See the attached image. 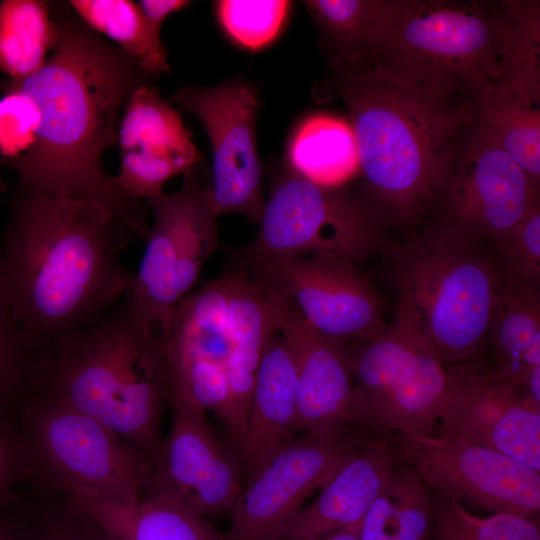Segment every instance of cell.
Masks as SVG:
<instances>
[{
  "label": "cell",
  "mask_w": 540,
  "mask_h": 540,
  "mask_svg": "<svg viewBox=\"0 0 540 540\" xmlns=\"http://www.w3.org/2000/svg\"><path fill=\"white\" fill-rule=\"evenodd\" d=\"M207 185L196 165L183 174L178 191L147 200L154 222L125 299L158 337L219 247L217 215L211 207Z\"/></svg>",
  "instance_id": "obj_9"
},
{
  "label": "cell",
  "mask_w": 540,
  "mask_h": 540,
  "mask_svg": "<svg viewBox=\"0 0 540 540\" xmlns=\"http://www.w3.org/2000/svg\"><path fill=\"white\" fill-rule=\"evenodd\" d=\"M41 357L0 296V417L17 410L35 391Z\"/></svg>",
  "instance_id": "obj_31"
},
{
  "label": "cell",
  "mask_w": 540,
  "mask_h": 540,
  "mask_svg": "<svg viewBox=\"0 0 540 540\" xmlns=\"http://www.w3.org/2000/svg\"><path fill=\"white\" fill-rule=\"evenodd\" d=\"M480 245L440 217L390 249L398 296L392 324L448 368L471 366L488 339L498 269Z\"/></svg>",
  "instance_id": "obj_6"
},
{
  "label": "cell",
  "mask_w": 540,
  "mask_h": 540,
  "mask_svg": "<svg viewBox=\"0 0 540 540\" xmlns=\"http://www.w3.org/2000/svg\"><path fill=\"white\" fill-rule=\"evenodd\" d=\"M390 0H306L330 69L368 57Z\"/></svg>",
  "instance_id": "obj_27"
},
{
  "label": "cell",
  "mask_w": 540,
  "mask_h": 540,
  "mask_svg": "<svg viewBox=\"0 0 540 540\" xmlns=\"http://www.w3.org/2000/svg\"><path fill=\"white\" fill-rule=\"evenodd\" d=\"M32 491L21 494L0 507V540H28Z\"/></svg>",
  "instance_id": "obj_37"
},
{
  "label": "cell",
  "mask_w": 540,
  "mask_h": 540,
  "mask_svg": "<svg viewBox=\"0 0 540 540\" xmlns=\"http://www.w3.org/2000/svg\"><path fill=\"white\" fill-rule=\"evenodd\" d=\"M370 435L354 425L303 432L276 452L242 488L232 510V540H272Z\"/></svg>",
  "instance_id": "obj_13"
},
{
  "label": "cell",
  "mask_w": 540,
  "mask_h": 540,
  "mask_svg": "<svg viewBox=\"0 0 540 540\" xmlns=\"http://www.w3.org/2000/svg\"><path fill=\"white\" fill-rule=\"evenodd\" d=\"M58 37L50 2H0V72L8 79L21 80L41 68Z\"/></svg>",
  "instance_id": "obj_28"
},
{
  "label": "cell",
  "mask_w": 540,
  "mask_h": 540,
  "mask_svg": "<svg viewBox=\"0 0 540 540\" xmlns=\"http://www.w3.org/2000/svg\"><path fill=\"white\" fill-rule=\"evenodd\" d=\"M384 437L431 492L494 513L539 512V472L498 451L440 430Z\"/></svg>",
  "instance_id": "obj_12"
},
{
  "label": "cell",
  "mask_w": 540,
  "mask_h": 540,
  "mask_svg": "<svg viewBox=\"0 0 540 540\" xmlns=\"http://www.w3.org/2000/svg\"><path fill=\"white\" fill-rule=\"evenodd\" d=\"M432 523V497L421 478L401 460L358 528L359 540H424Z\"/></svg>",
  "instance_id": "obj_26"
},
{
  "label": "cell",
  "mask_w": 540,
  "mask_h": 540,
  "mask_svg": "<svg viewBox=\"0 0 540 540\" xmlns=\"http://www.w3.org/2000/svg\"><path fill=\"white\" fill-rule=\"evenodd\" d=\"M171 98L198 118L209 138L212 172L207 192L215 214H241L259 223L265 199L256 142L260 102L254 85L232 79L215 86H183Z\"/></svg>",
  "instance_id": "obj_14"
},
{
  "label": "cell",
  "mask_w": 540,
  "mask_h": 540,
  "mask_svg": "<svg viewBox=\"0 0 540 540\" xmlns=\"http://www.w3.org/2000/svg\"><path fill=\"white\" fill-rule=\"evenodd\" d=\"M30 482L75 502L137 504L154 466L95 418L39 391L17 408Z\"/></svg>",
  "instance_id": "obj_7"
},
{
  "label": "cell",
  "mask_w": 540,
  "mask_h": 540,
  "mask_svg": "<svg viewBox=\"0 0 540 540\" xmlns=\"http://www.w3.org/2000/svg\"><path fill=\"white\" fill-rule=\"evenodd\" d=\"M381 228L359 193L323 187L289 170L275 181L256 237L239 254L253 258L330 254L357 263L382 249Z\"/></svg>",
  "instance_id": "obj_10"
},
{
  "label": "cell",
  "mask_w": 540,
  "mask_h": 540,
  "mask_svg": "<svg viewBox=\"0 0 540 540\" xmlns=\"http://www.w3.org/2000/svg\"><path fill=\"white\" fill-rule=\"evenodd\" d=\"M56 7L53 55L24 79L0 81L1 92L21 95L37 114L31 146L6 164L19 184L134 208L138 201L107 175L102 156L118 141L120 109L136 88L151 85L150 76L78 15Z\"/></svg>",
  "instance_id": "obj_2"
},
{
  "label": "cell",
  "mask_w": 540,
  "mask_h": 540,
  "mask_svg": "<svg viewBox=\"0 0 540 540\" xmlns=\"http://www.w3.org/2000/svg\"><path fill=\"white\" fill-rule=\"evenodd\" d=\"M74 504L84 510L111 540H232L228 534L215 529L154 473L135 505Z\"/></svg>",
  "instance_id": "obj_22"
},
{
  "label": "cell",
  "mask_w": 540,
  "mask_h": 540,
  "mask_svg": "<svg viewBox=\"0 0 540 540\" xmlns=\"http://www.w3.org/2000/svg\"><path fill=\"white\" fill-rule=\"evenodd\" d=\"M351 424L373 437L433 433L455 374L393 324L350 346Z\"/></svg>",
  "instance_id": "obj_8"
},
{
  "label": "cell",
  "mask_w": 540,
  "mask_h": 540,
  "mask_svg": "<svg viewBox=\"0 0 540 540\" xmlns=\"http://www.w3.org/2000/svg\"><path fill=\"white\" fill-rule=\"evenodd\" d=\"M124 108L118 129L121 168L114 181L131 199L148 200L203 157L180 113L154 86L136 88Z\"/></svg>",
  "instance_id": "obj_17"
},
{
  "label": "cell",
  "mask_w": 540,
  "mask_h": 540,
  "mask_svg": "<svg viewBox=\"0 0 540 540\" xmlns=\"http://www.w3.org/2000/svg\"><path fill=\"white\" fill-rule=\"evenodd\" d=\"M148 232L140 211L18 183L0 242V296L40 357L125 298L133 273L122 252Z\"/></svg>",
  "instance_id": "obj_1"
},
{
  "label": "cell",
  "mask_w": 540,
  "mask_h": 540,
  "mask_svg": "<svg viewBox=\"0 0 540 540\" xmlns=\"http://www.w3.org/2000/svg\"><path fill=\"white\" fill-rule=\"evenodd\" d=\"M265 298L295 362L296 432L352 425L354 381L345 348L316 332L286 302Z\"/></svg>",
  "instance_id": "obj_19"
},
{
  "label": "cell",
  "mask_w": 540,
  "mask_h": 540,
  "mask_svg": "<svg viewBox=\"0 0 540 540\" xmlns=\"http://www.w3.org/2000/svg\"><path fill=\"white\" fill-rule=\"evenodd\" d=\"M476 125L540 183V90L503 87L474 101Z\"/></svg>",
  "instance_id": "obj_24"
},
{
  "label": "cell",
  "mask_w": 540,
  "mask_h": 540,
  "mask_svg": "<svg viewBox=\"0 0 540 540\" xmlns=\"http://www.w3.org/2000/svg\"><path fill=\"white\" fill-rule=\"evenodd\" d=\"M0 164H1V161H0Z\"/></svg>",
  "instance_id": "obj_39"
},
{
  "label": "cell",
  "mask_w": 540,
  "mask_h": 540,
  "mask_svg": "<svg viewBox=\"0 0 540 540\" xmlns=\"http://www.w3.org/2000/svg\"><path fill=\"white\" fill-rule=\"evenodd\" d=\"M431 492V491H430ZM433 540H540L538 523L511 513L480 517L431 492Z\"/></svg>",
  "instance_id": "obj_30"
},
{
  "label": "cell",
  "mask_w": 540,
  "mask_h": 540,
  "mask_svg": "<svg viewBox=\"0 0 540 540\" xmlns=\"http://www.w3.org/2000/svg\"><path fill=\"white\" fill-rule=\"evenodd\" d=\"M68 4L91 29L117 43L146 75L159 76L170 71L167 49L152 33L138 3L130 0H71Z\"/></svg>",
  "instance_id": "obj_29"
},
{
  "label": "cell",
  "mask_w": 540,
  "mask_h": 540,
  "mask_svg": "<svg viewBox=\"0 0 540 540\" xmlns=\"http://www.w3.org/2000/svg\"><path fill=\"white\" fill-rule=\"evenodd\" d=\"M399 462L384 436L368 437L272 540H317L333 533L358 532L360 523Z\"/></svg>",
  "instance_id": "obj_20"
},
{
  "label": "cell",
  "mask_w": 540,
  "mask_h": 540,
  "mask_svg": "<svg viewBox=\"0 0 540 540\" xmlns=\"http://www.w3.org/2000/svg\"><path fill=\"white\" fill-rule=\"evenodd\" d=\"M37 114L32 104L19 94L0 99V161L6 164L23 154L32 144Z\"/></svg>",
  "instance_id": "obj_36"
},
{
  "label": "cell",
  "mask_w": 540,
  "mask_h": 540,
  "mask_svg": "<svg viewBox=\"0 0 540 540\" xmlns=\"http://www.w3.org/2000/svg\"><path fill=\"white\" fill-rule=\"evenodd\" d=\"M297 376L292 352L278 331L268 341L255 380L241 466L250 478L296 436Z\"/></svg>",
  "instance_id": "obj_21"
},
{
  "label": "cell",
  "mask_w": 540,
  "mask_h": 540,
  "mask_svg": "<svg viewBox=\"0 0 540 540\" xmlns=\"http://www.w3.org/2000/svg\"><path fill=\"white\" fill-rule=\"evenodd\" d=\"M539 202V184L476 123L463 137L437 195L441 217L493 245Z\"/></svg>",
  "instance_id": "obj_15"
},
{
  "label": "cell",
  "mask_w": 540,
  "mask_h": 540,
  "mask_svg": "<svg viewBox=\"0 0 540 540\" xmlns=\"http://www.w3.org/2000/svg\"><path fill=\"white\" fill-rule=\"evenodd\" d=\"M498 269V289L488 337L500 379L521 389L540 371V285Z\"/></svg>",
  "instance_id": "obj_23"
},
{
  "label": "cell",
  "mask_w": 540,
  "mask_h": 540,
  "mask_svg": "<svg viewBox=\"0 0 540 540\" xmlns=\"http://www.w3.org/2000/svg\"><path fill=\"white\" fill-rule=\"evenodd\" d=\"M288 162L292 172L317 185L342 187L359 174L350 124L328 115L309 117L291 139Z\"/></svg>",
  "instance_id": "obj_25"
},
{
  "label": "cell",
  "mask_w": 540,
  "mask_h": 540,
  "mask_svg": "<svg viewBox=\"0 0 540 540\" xmlns=\"http://www.w3.org/2000/svg\"><path fill=\"white\" fill-rule=\"evenodd\" d=\"M170 409L155 477L205 518L231 512L243 488L241 464L213 433L205 410L190 404Z\"/></svg>",
  "instance_id": "obj_18"
},
{
  "label": "cell",
  "mask_w": 540,
  "mask_h": 540,
  "mask_svg": "<svg viewBox=\"0 0 540 540\" xmlns=\"http://www.w3.org/2000/svg\"><path fill=\"white\" fill-rule=\"evenodd\" d=\"M315 93L345 105L362 178L358 193L379 224L418 221L436 203L456 150L476 123L474 102L369 58L331 69Z\"/></svg>",
  "instance_id": "obj_3"
},
{
  "label": "cell",
  "mask_w": 540,
  "mask_h": 540,
  "mask_svg": "<svg viewBox=\"0 0 540 540\" xmlns=\"http://www.w3.org/2000/svg\"><path fill=\"white\" fill-rule=\"evenodd\" d=\"M28 540H111L79 506L32 486Z\"/></svg>",
  "instance_id": "obj_32"
},
{
  "label": "cell",
  "mask_w": 540,
  "mask_h": 540,
  "mask_svg": "<svg viewBox=\"0 0 540 540\" xmlns=\"http://www.w3.org/2000/svg\"><path fill=\"white\" fill-rule=\"evenodd\" d=\"M455 378L438 430L540 471V404L493 372L452 368Z\"/></svg>",
  "instance_id": "obj_16"
},
{
  "label": "cell",
  "mask_w": 540,
  "mask_h": 540,
  "mask_svg": "<svg viewBox=\"0 0 540 540\" xmlns=\"http://www.w3.org/2000/svg\"><path fill=\"white\" fill-rule=\"evenodd\" d=\"M238 256V266L265 297L286 302L316 332L337 344H356L387 327L382 299L350 259L330 254Z\"/></svg>",
  "instance_id": "obj_11"
},
{
  "label": "cell",
  "mask_w": 540,
  "mask_h": 540,
  "mask_svg": "<svg viewBox=\"0 0 540 540\" xmlns=\"http://www.w3.org/2000/svg\"><path fill=\"white\" fill-rule=\"evenodd\" d=\"M30 484L27 452L17 410L0 417V507Z\"/></svg>",
  "instance_id": "obj_35"
},
{
  "label": "cell",
  "mask_w": 540,
  "mask_h": 540,
  "mask_svg": "<svg viewBox=\"0 0 540 540\" xmlns=\"http://www.w3.org/2000/svg\"><path fill=\"white\" fill-rule=\"evenodd\" d=\"M190 4L185 0H141L138 5L152 33L160 38L164 20L172 13L186 8Z\"/></svg>",
  "instance_id": "obj_38"
},
{
  "label": "cell",
  "mask_w": 540,
  "mask_h": 540,
  "mask_svg": "<svg viewBox=\"0 0 540 540\" xmlns=\"http://www.w3.org/2000/svg\"><path fill=\"white\" fill-rule=\"evenodd\" d=\"M35 391L100 421L155 468L167 406L164 364L159 337L125 298L94 326L41 358Z\"/></svg>",
  "instance_id": "obj_5"
},
{
  "label": "cell",
  "mask_w": 540,
  "mask_h": 540,
  "mask_svg": "<svg viewBox=\"0 0 540 540\" xmlns=\"http://www.w3.org/2000/svg\"><path fill=\"white\" fill-rule=\"evenodd\" d=\"M291 2L285 0H220L215 2L218 19L239 45L257 50L279 33Z\"/></svg>",
  "instance_id": "obj_33"
},
{
  "label": "cell",
  "mask_w": 540,
  "mask_h": 540,
  "mask_svg": "<svg viewBox=\"0 0 540 540\" xmlns=\"http://www.w3.org/2000/svg\"><path fill=\"white\" fill-rule=\"evenodd\" d=\"M504 271L540 285V205L536 203L525 217L494 244Z\"/></svg>",
  "instance_id": "obj_34"
},
{
  "label": "cell",
  "mask_w": 540,
  "mask_h": 540,
  "mask_svg": "<svg viewBox=\"0 0 540 540\" xmlns=\"http://www.w3.org/2000/svg\"><path fill=\"white\" fill-rule=\"evenodd\" d=\"M539 8L522 0H390L367 58L473 102L503 87L540 90Z\"/></svg>",
  "instance_id": "obj_4"
}]
</instances>
